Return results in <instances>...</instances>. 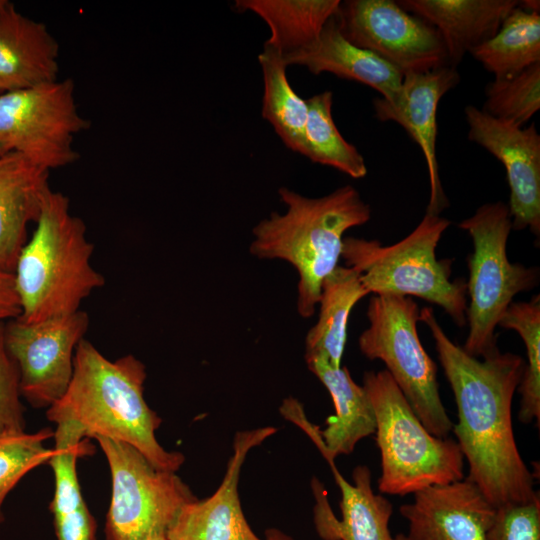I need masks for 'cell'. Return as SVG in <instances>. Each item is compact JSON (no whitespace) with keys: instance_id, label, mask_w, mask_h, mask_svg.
<instances>
[{"instance_id":"4dcf8cb0","label":"cell","mask_w":540,"mask_h":540,"mask_svg":"<svg viewBox=\"0 0 540 540\" xmlns=\"http://www.w3.org/2000/svg\"><path fill=\"white\" fill-rule=\"evenodd\" d=\"M49 464L54 471L55 492L50 504L53 517L77 509L85 503L77 477L76 463L79 456L87 454L88 447L79 444L55 443Z\"/></svg>"},{"instance_id":"7a4b0ae2","label":"cell","mask_w":540,"mask_h":540,"mask_svg":"<svg viewBox=\"0 0 540 540\" xmlns=\"http://www.w3.org/2000/svg\"><path fill=\"white\" fill-rule=\"evenodd\" d=\"M73 366L66 392L46 412L57 425L55 441L79 444L101 436L133 446L156 468H180L183 454L165 450L156 439L161 419L145 402L146 370L140 360L126 355L111 361L82 339Z\"/></svg>"},{"instance_id":"5b68a950","label":"cell","mask_w":540,"mask_h":540,"mask_svg":"<svg viewBox=\"0 0 540 540\" xmlns=\"http://www.w3.org/2000/svg\"><path fill=\"white\" fill-rule=\"evenodd\" d=\"M450 223L426 212L409 235L389 246L378 240L344 237L341 257L360 274L369 294L419 297L440 306L463 327L467 323L466 281L450 280L452 261L436 257L437 245Z\"/></svg>"},{"instance_id":"8992f818","label":"cell","mask_w":540,"mask_h":540,"mask_svg":"<svg viewBox=\"0 0 540 540\" xmlns=\"http://www.w3.org/2000/svg\"><path fill=\"white\" fill-rule=\"evenodd\" d=\"M362 386L376 419L382 494L405 496L465 477L464 456L456 440L430 433L386 370L366 372Z\"/></svg>"},{"instance_id":"3957f363","label":"cell","mask_w":540,"mask_h":540,"mask_svg":"<svg viewBox=\"0 0 540 540\" xmlns=\"http://www.w3.org/2000/svg\"><path fill=\"white\" fill-rule=\"evenodd\" d=\"M278 194L286 210L272 212L254 226L250 253L296 269L297 311L309 318L318 306L324 279L338 266L345 232L367 223L371 208L352 185L317 198L287 187L279 188Z\"/></svg>"},{"instance_id":"d590c367","label":"cell","mask_w":540,"mask_h":540,"mask_svg":"<svg viewBox=\"0 0 540 540\" xmlns=\"http://www.w3.org/2000/svg\"><path fill=\"white\" fill-rule=\"evenodd\" d=\"M264 540H293L290 536L286 535L282 531L271 528L266 530Z\"/></svg>"},{"instance_id":"e575fe53","label":"cell","mask_w":540,"mask_h":540,"mask_svg":"<svg viewBox=\"0 0 540 540\" xmlns=\"http://www.w3.org/2000/svg\"><path fill=\"white\" fill-rule=\"evenodd\" d=\"M20 313L14 274L0 269V322L18 318Z\"/></svg>"},{"instance_id":"cb8c5ba5","label":"cell","mask_w":540,"mask_h":540,"mask_svg":"<svg viewBox=\"0 0 540 540\" xmlns=\"http://www.w3.org/2000/svg\"><path fill=\"white\" fill-rule=\"evenodd\" d=\"M339 0H236V11H250L268 25L265 45L283 56L314 43L328 20L335 15Z\"/></svg>"},{"instance_id":"7402d4cb","label":"cell","mask_w":540,"mask_h":540,"mask_svg":"<svg viewBox=\"0 0 540 540\" xmlns=\"http://www.w3.org/2000/svg\"><path fill=\"white\" fill-rule=\"evenodd\" d=\"M309 370L331 395L335 414L320 431L324 444L320 451L330 464L339 455L350 454L363 438L375 433L376 419L370 398L346 367H334L323 359H306Z\"/></svg>"},{"instance_id":"83f0119b","label":"cell","mask_w":540,"mask_h":540,"mask_svg":"<svg viewBox=\"0 0 540 540\" xmlns=\"http://www.w3.org/2000/svg\"><path fill=\"white\" fill-rule=\"evenodd\" d=\"M498 326L515 330L522 338L527 355L517 391L521 396L518 419L523 424L540 421V295L529 301L512 302Z\"/></svg>"},{"instance_id":"4fadbf2b","label":"cell","mask_w":540,"mask_h":540,"mask_svg":"<svg viewBox=\"0 0 540 540\" xmlns=\"http://www.w3.org/2000/svg\"><path fill=\"white\" fill-rule=\"evenodd\" d=\"M468 138L497 158L510 188L512 230L540 236V135L532 123L516 127L473 105L464 109Z\"/></svg>"},{"instance_id":"f1b7e54d","label":"cell","mask_w":540,"mask_h":540,"mask_svg":"<svg viewBox=\"0 0 540 540\" xmlns=\"http://www.w3.org/2000/svg\"><path fill=\"white\" fill-rule=\"evenodd\" d=\"M540 109V63L508 78L494 79L485 87L481 110L516 127H525Z\"/></svg>"},{"instance_id":"74e56055","label":"cell","mask_w":540,"mask_h":540,"mask_svg":"<svg viewBox=\"0 0 540 540\" xmlns=\"http://www.w3.org/2000/svg\"><path fill=\"white\" fill-rule=\"evenodd\" d=\"M1 1H2V0H0V2H1Z\"/></svg>"},{"instance_id":"ba28073f","label":"cell","mask_w":540,"mask_h":540,"mask_svg":"<svg viewBox=\"0 0 540 540\" xmlns=\"http://www.w3.org/2000/svg\"><path fill=\"white\" fill-rule=\"evenodd\" d=\"M419 313L411 297L373 295L367 307L369 326L359 336L358 346L366 358L385 364L424 427L446 438L454 423L439 393L437 365L418 335Z\"/></svg>"},{"instance_id":"2e32d148","label":"cell","mask_w":540,"mask_h":540,"mask_svg":"<svg viewBox=\"0 0 540 540\" xmlns=\"http://www.w3.org/2000/svg\"><path fill=\"white\" fill-rule=\"evenodd\" d=\"M275 432L274 427L237 432L220 486L212 496L180 509L166 532L167 540H261L244 516L238 483L248 452Z\"/></svg>"},{"instance_id":"8fae6325","label":"cell","mask_w":540,"mask_h":540,"mask_svg":"<svg viewBox=\"0 0 540 540\" xmlns=\"http://www.w3.org/2000/svg\"><path fill=\"white\" fill-rule=\"evenodd\" d=\"M334 17L350 43L382 58L403 76L449 65L436 28L397 1L346 0Z\"/></svg>"},{"instance_id":"4316f807","label":"cell","mask_w":540,"mask_h":540,"mask_svg":"<svg viewBox=\"0 0 540 540\" xmlns=\"http://www.w3.org/2000/svg\"><path fill=\"white\" fill-rule=\"evenodd\" d=\"M333 93L323 91L306 99L305 157L360 179L367 167L362 154L339 132L332 117Z\"/></svg>"},{"instance_id":"5bb4252c","label":"cell","mask_w":540,"mask_h":540,"mask_svg":"<svg viewBox=\"0 0 540 540\" xmlns=\"http://www.w3.org/2000/svg\"><path fill=\"white\" fill-rule=\"evenodd\" d=\"M460 75L455 67L444 66L423 73L403 76L401 89L393 101L373 100L374 115L380 121L402 126L420 147L428 169L430 197L427 213L440 215L449 205L441 184L436 155V114L440 99L457 86Z\"/></svg>"},{"instance_id":"d4e9b609","label":"cell","mask_w":540,"mask_h":540,"mask_svg":"<svg viewBox=\"0 0 540 540\" xmlns=\"http://www.w3.org/2000/svg\"><path fill=\"white\" fill-rule=\"evenodd\" d=\"M469 53L497 80L540 63V13L524 9L519 1L497 33Z\"/></svg>"},{"instance_id":"8d00e7d4","label":"cell","mask_w":540,"mask_h":540,"mask_svg":"<svg viewBox=\"0 0 540 540\" xmlns=\"http://www.w3.org/2000/svg\"><path fill=\"white\" fill-rule=\"evenodd\" d=\"M146 540H167L166 536H156L152 538H148Z\"/></svg>"},{"instance_id":"e0dca14e","label":"cell","mask_w":540,"mask_h":540,"mask_svg":"<svg viewBox=\"0 0 540 540\" xmlns=\"http://www.w3.org/2000/svg\"><path fill=\"white\" fill-rule=\"evenodd\" d=\"M59 44L47 26L0 2V93L58 80Z\"/></svg>"},{"instance_id":"52a82bcc","label":"cell","mask_w":540,"mask_h":540,"mask_svg":"<svg viewBox=\"0 0 540 540\" xmlns=\"http://www.w3.org/2000/svg\"><path fill=\"white\" fill-rule=\"evenodd\" d=\"M458 226L468 232L473 243L466 282L469 331L462 348L482 358L498 348L495 329L501 317L517 294L538 286L540 271L508 259L507 241L512 231L508 204L485 203Z\"/></svg>"},{"instance_id":"ffe728a7","label":"cell","mask_w":540,"mask_h":540,"mask_svg":"<svg viewBox=\"0 0 540 540\" xmlns=\"http://www.w3.org/2000/svg\"><path fill=\"white\" fill-rule=\"evenodd\" d=\"M48 170L17 153L0 156V269L12 272L50 190Z\"/></svg>"},{"instance_id":"44dd1931","label":"cell","mask_w":540,"mask_h":540,"mask_svg":"<svg viewBox=\"0 0 540 540\" xmlns=\"http://www.w3.org/2000/svg\"><path fill=\"white\" fill-rule=\"evenodd\" d=\"M341 492V520H337L329 506L315 513L320 536L325 540H406L403 533L393 536L389 521L393 514L391 502L372 488L371 471L359 465L352 472L353 484L329 465Z\"/></svg>"},{"instance_id":"836d02e7","label":"cell","mask_w":540,"mask_h":540,"mask_svg":"<svg viewBox=\"0 0 540 540\" xmlns=\"http://www.w3.org/2000/svg\"><path fill=\"white\" fill-rule=\"evenodd\" d=\"M53 518L58 540H96V521L86 503Z\"/></svg>"},{"instance_id":"f546056e","label":"cell","mask_w":540,"mask_h":540,"mask_svg":"<svg viewBox=\"0 0 540 540\" xmlns=\"http://www.w3.org/2000/svg\"><path fill=\"white\" fill-rule=\"evenodd\" d=\"M53 435L50 428L36 433L0 435V525L4 521L2 505L8 493L25 474L52 458L54 449L46 448L44 443Z\"/></svg>"},{"instance_id":"484cf974","label":"cell","mask_w":540,"mask_h":540,"mask_svg":"<svg viewBox=\"0 0 540 540\" xmlns=\"http://www.w3.org/2000/svg\"><path fill=\"white\" fill-rule=\"evenodd\" d=\"M258 62L264 82L261 115L287 148L305 156L306 100L292 89L280 52L264 44Z\"/></svg>"},{"instance_id":"d6986e66","label":"cell","mask_w":540,"mask_h":540,"mask_svg":"<svg viewBox=\"0 0 540 540\" xmlns=\"http://www.w3.org/2000/svg\"><path fill=\"white\" fill-rule=\"evenodd\" d=\"M283 59L286 66L301 65L314 75L326 72L370 86L387 101L397 97L403 80V75L382 58L350 43L334 16L314 43Z\"/></svg>"},{"instance_id":"6da1fadb","label":"cell","mask_w":540,"mask_h":540,"mask_svg":"<svg viewBox=\"0 0 540 540\" xmlns=\"http://www.w3.org/2000/svg\"><path fill=\"white\" fill-rule=\"evenodd\" d=\"M419 321L431 332L454 394L458 421L452 431L468 463L466 477L495 508L532 501L539 493L518 449L512 422L524 358L499 348L482 358L467 354L447 336L430 307L420 310Z\"/></svg>"},{"instance_id":"9c48e42d","label":"cell","mask_w":540,"mask_h":540,"mask_svg":"<svg viewBox=\"0 0 540 540\" xmlns=\"http://www.w3.org/2000/svg\"><path fill=\"white\" fill-rule=\"evenodd\" d=\"M112 478L106 540L166 536L180 509L197 498L175 472L156 468L133 446L96 436Z\"/></svg>"},{"instance_id":"ac0fdd59","label":"cell","mask_w":540,"mask_h":540,"mask_svg":"<svg viewBox=\"0 0 540 540\" xmlns=\"http://www.w3.org/2000/svg\"><path fill=\"white\" fill-rule=\"evenodd\" d=\"M407 12L434 26L449 65L457 67L473 48L493 37L518 0H401Z\"/></svg>"},{"instance_id":"277c9868","label":"cell","mask_w":540,"mask_h":540,"mask_svg":"<svg viewBox=\"0 0 540 540\" xmlns=\"http://www.w3.org/2000/svg\"><path fill=\"white\" fill-rule=\"evenodd\" d=\"M93 249L84 221L71 214L69 198L50 189L13 271L18 318L34 323L79 311L81 302L105 282L91 265Z\"/></svg>"},{"instance_id":"9a60e30c","label":"cell","mask_w":540,"mask_h":540,"mask_svg":"<svg viewBox=\"0 0 540 540\" xmlns=\"http://www.w3.org/2000/svg\"><path fill=\"white\" fill-rule=\"evenodd\" d=\"M399 512L408 524L406 540H486L496 508L464 477L414 493Z\"/></svg>"},{"instance_id":"30bf717a","label":"cell","mask_w":540,"mask_h":540,"mask_svg":"<svg viewBox=\"0 0 540 540\" xmlns=\"http://www.w3.org/2000/svg\"><path fill=\"white\" fill-rule=\"evenodd\" d=\"M89 127L69 78L0 93V156L17 153L48 171L64 167L78 159L75 136Z\"/></svg>"},{"instance_id":"1f68e13d","label":"cell","mask_w":540,"mask_h":540,"mask_svg":"<svg viewBox=\"0 0 540 540\" xmlns=\"http://www.w3.org/2000/svg\"><path fill=\"white\" fill-rule=\"evenodd\" d=\"M20 377L4 339L0 322V435L24 432V409L20 400Z\"/></svg>"},{"instance_id":"603a6c76","label":"cell","mask_w":540,"mask_h":540,"mask_svg":"<svg viewBox=\"0 0 540 540\" xmlns=\"http://www.w3.org/2000/svg\"><path fill=\"white\" fill-rule=\"evenodd\" d=\"M368 294L360 274L351 267L338 265L324 279L318 319L305 339V359L320 358L334 367L341 366L350 313Z\"/></svg>"},{"instance_id":"7c38bea8","label":"cell","mask_w":540,"mask_h":540,"mask_svg":"<svg viewBox=\"0 0 540 540\" xmlns=\"http://www.w3.org/2000/svg\"><path fill=\"white\" fill-rule=\"evenodd\" d=\"M89 317L84 311L27 323L4 324L6 348L20 377L21 396L35 408L50 407L66 392L73 375L76 348Z\"/></svg>"},{"instance_id":"d6a6232c","label":"cell","mask_w":540,"mask_h":540,"mask_svg":"<svg viewBox=\"0 0 540 540\" xmlns=\"http://www.w3.org/2000/svg\"><path fill=\"white\" fill-rule=\"evenodd\" d=\"M486 540H540V496L496 508Z\"/></svg>"}]
</instances>
